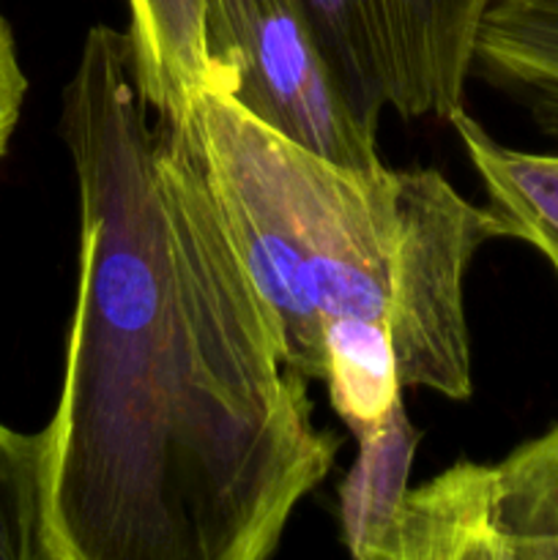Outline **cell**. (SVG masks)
I'll use <instances>...</instances> for the list:
<instances>
[{"instance_id": "cell-1", "label": "cell", "mask_w": 558, "mask_h": 560, "mask_svg": "<svg viewBox=\"0 0 558 560\" xmlns=\"http://www.w3.org/2000/svg\"><path fill=\"white\" fill-rule=\"evenodd\" d=\"M148 113L129 33L93 25L60 107L80 249L42 430L47 558H271L339 438L312 419L189 126Z\"/></svg>"}, {"instance_id": "cell-2", "label": "cell", "mask_w": 558, "mask_h": 560, "mask_svg": "<svg viewBox=\"0 0 558 560\" xmlns=\"http://www.w3.org/2000/svg\"><path fill=\"white\" fill-rule=\"evenodd\" d=\"M211 195L282 331L288 364L326 381L323 328H388L403 388L474 392L465 273L503 238L438 170H353L268 129L213 88L186 118Z\"/></svg>"}, {"instance_id": "cell-3", "label": "cell", "mask_w": 558, "mask_h": 560, "mask_svg": "<svg viewBox=\"0 0 558 560\" xmlns=\"http://www.w3.org/2000/svg\"><path fill=\"white\" fill-rule=\"evenodd\" d=\"M206 88L295 145L381 170L377 131L350 107L304 0H202Z\"/></svg>"}, {"instance_id": "cell-4", "label": "cell", "mask_w": 558, "mask_h": 560, "mask_svg": "<svg viewBox=\"0 0 558 560\" xmlns=\"http://www.w3.org/2000/svg\"><path fill=\"white\" fill-rule=\"evenodd\" d=\"M492 0H304L353 113L377 131L399 118L452 120L474 74Z\"/></svg>"}, {"instance_id": "cell-5", "label": "cell", "mask_w": 558, "mask_h": 560, "mask_svg": "<svg viewBox=\"0 0 558 560\" xmlns=\"http://www.w3.org/2000/svg\"><path fill=\"white\" fill-rule=\"evenodd\" d=\"M353 556L558 560V424L501 463H460L405 490Z\"/></svg>"}, {"instance_id": "cell-6", "label": "cell", "mask_w": 558, "mask_h": 560, "mask_svg": "<svg viewBox=\"0 0 558 560\" xmlns=\"http://www.w3.org/2000/svg\"><path fill=\"white\" fill-rule=\"evenodd\" d=\"M126 33L137 91L153 120L184 124L206 88L202 0H129Z\"/></svg>"}, {"instance_id": "cell-7", "label": "cell", "mask_w": 558, "mask_h": 560, "mask_svg": "<svg viewBox=\"0 0 558 560\" xmlns=\"http://www.w3.org/2000/svg\"><path fill=\"white\" fill-rule=\"evenodd\" d=\"M476 71L558 135V0H492L476 38Z\"/></svg>"}, {"instance_id": "cell-8", "label": "cell", "mask_w": 558, "mask_h": 560, "mask_svg": "<svg viewBox=\"0 0 558 560\" xmlns=\"http://www.w3.org/2000/svg\"><path fill=\"white\" fill-rule=\"evenodd\" d=\"M449 124L485 184L487 211L498 219L503 238L536 246L558 271V156L501 145L465 109Z\"/></svg>"}, {"instance_id": "cell-9", "label": "cell", "mask_w": 558, "mask_h": 560, "mask_svg": "<svg viewBox=\"0 0 558 560\" xmlns=\"http://www.w3.org/2000/svg\"><path fill=\"white\" fill-rule=\"evenodd\" d=\"M0 560H49L44 534L42 430L0 421Z\"/></svg>"}, {"instance_id": "cell-10", "label": "cell", "mask_w": 558, "mask_h": 560, "mask_svg": "<svg viewBox=\"0 0 558 560\" xmlns=\"http://www.w3.org/2000/svg\"><path fill=\"white\" fill-rule=\"evenodd\" d=\"M27 77L22 69L20 52H16L14 33L0 11V162L9 153L11 137L20 124L22 107H25Z\"/></svg>"}]
</instances>
